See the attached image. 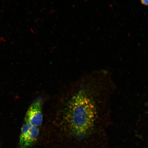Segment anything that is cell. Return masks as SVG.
Wrapping results in <instances>:
<instances>
[{
    "instance_id": "obj_1",
    "label": "cell",
    "mask_w": 148,
    "mask_h": 148,
    "mask_svg": "<svg viewBox=\"0 0 148 148\" xmlns=\"http://www.w3.org/2000/svg\"><path fill=\"white\" fill-rule=\"evenodd\" d=\"M116 86L108 70L88 72L64 86L51 108L52 121L77 136L88 134L108 121Z\"/></svg>"
},
{
    "instance_id": "obj_3",
    "label": "cell",
    "mask_w": 148,
    "mask_h": 148,
    "mask_svg": "<svg viewBox=\"0 0 148 148\" xmlns=\"http://www.w3.org/2000/svg\"><path fill=\"white\" fill-rule=\"evenodd\" d=\"M39 133L38 127L25 123L22 127L20 136V148H29L36 142Z\"/></svg>"
},
{
    "instance_id": "obj_4",
    "label": "cell",
    "mask_w": 148,
    "mask_h": 148,
    "mask_svg": "<svg viewBox=\"0 0 148 148\" xmlns=\"http://www.w3.org/2000/svg\"><path fill=\"white\" fill-rule=\"evenodd\" d=\"M140 1L142 4L146 6L148 5V0H140Z\"/></svg>"
},
{
    "instance_id": "obj_2",
    "label": "cell",
    "mask_w": 148,
    "mask_h": 148,
    "mask_svg": "<svg viewBox=\"0 0 148 148\" xmlns=\"http://www.w3.org/2000/svg\"><path fill=\"white\" fill-rule=\"evenodd\" d=\"M43 102L42 98H39L33 101L26 114L25 123L38 127L42 125L43 120Z\"/></svg>"
}]
</instances>
